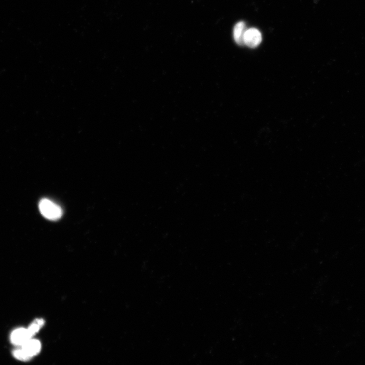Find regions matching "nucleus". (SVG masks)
<instances>
[{
    "label": "nucleus",
    "mask_w": 365,
    "mask_h": 365,
    "mask_svg": "<svg viewBox=\"0 0 365 365\" xmlns=\"http://www.w3.org/2000/svg\"><path fill=\"white\" fill-rule=\"evenodd\" d=\"M39 209L42 216L50 220H58L63 215L61 208L48 199H43L40 201Z\"/></svg>",
    "instance_id": "f257e3e1"
},
{
    "label": "nucleus",
    "mask_w": 365,
    "mask_h": 365,
    "mask_svg": "<svg viewBox=\"0 0 365 365\" xmlns=\"http://www.w3.org/2000/svg\"><path fill=\"white\" fill-rule=\"evenodd\" d=\"M32 337L28 329L19 328L12 333L10 340L14 345L22 347L32 338Z\"/></svg>",
    "instance_id": "f03ea898"
},
{
    "label": "nucleus",
    "mask_w": 365,
    "mask_h": 365,
    "mask_svg": "<svg viewBox=\"0 0 365 365\" xmlns=\"http://www.w3.org/2000/svg\"><path fill=\"white\" fill-rule=\"evenodd\" d=\"M262 40L261 33L258 29L251 28L247 30L244 36V43L247 47L255 48L261 43Z\"/></svg>",
    "instance_id": "7ed1b4c3"
},
{
    "label": "nucleus",
    "mask_w": 365,
    "mask_h": 365,
    "mask_svg": "<svg viewBox=\"0 0 365 365\" xmlns=\"http://www.w3.org/2000/svg\"><path fill=\"white\" fill-rule=\"evenodd\" d=\"M247 30L246 24L243 21L239 22L235 25L233 35L235 41L238 45L240 46L245 45L244 36Z\"/></svg>",
    "instance_id": "20e7f679"
},
{
    "label": "nucleus",
    "mask_w": 365,
    "mask_h": 365,
    "mask_svg": "<svg viewBox=\"0 0 365 365\" xmlns=\"http://www.w3.org/2000/svg\"><path fill=\"white\" fill-rule=\"evenodd\" d=\"M21 348L32 358L40 353L41 344L39 340L31 338Z\"/></svg>",
    "instance_id": "39448f33"
},
{
    "label": "nucleus",
    "mask_w": 365,
    "mask_h": 365,
    "mask_svg": "<svg viewBox=\"0 0 365 365\" xmlns=\"http://www.w3.org/2000/svg\"><path fill=\"white\" fill-rule=\"evenodd\" d=\"M44 324V321L43 319H36L28 328V330L31 336H33L38 333Z\"/></svg>",
    "instance_id": "423d86ee"
},
{
    "label": "nucleus",
    "mask_w": 365,
    "mask_h": 365,
    "mask_svg": "<svg viewBox=\"0 0 365 365\" xmlns=\"http://www.w3.org/2000/svg\"><path fill=\"white\" fill-rule=\"evenodd\" d=\"M13 354L17 359L23 361H28L31 359L22 348L14 351Z\"/></svg>",
    "instance_id": "0eeeda50"
}]
</instances>
